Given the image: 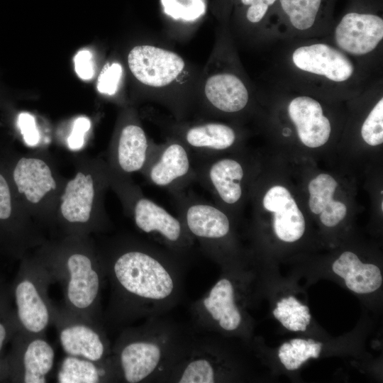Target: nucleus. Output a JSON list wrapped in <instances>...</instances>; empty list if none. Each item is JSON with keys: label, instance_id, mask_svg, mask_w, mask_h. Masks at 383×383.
<instances>
[{"label": "nucleus", "instance_id": "24", "mask_svg": "<svg viewBox=\"0 0 383 383\" xmlns=\"http://www.w3.org/2000/svg\"><path fill=\"white\" fill-rule=\"evenodd\" d=\"M321 348V343H315L312 339L295 338L289 343H284L280 347L278 355L286 369L294 370L310 357L318 358Z\"/></svg>", "mask_w": 383, "mask_h": 383}, {"label": "nucleus", "instance_id": "32", "mask_svg": "<svg viewBox=\"0 0 383 383\" xmlns=\"http://www.w3.org/2000/svg\"><path fill=\"white\" fill-rule=\"evenodd\" d=\"M269 6L263 3H255L248 6L246 12L247 19L251 23L260 21L265 16Z\"/></svg>", "mask_w": 383, "mask_h": 383}, {"label": "nucleus", "instance_id": "35", "mask_svg": "<svg viewBox=\"0 0 383 383\" xmlns=\"http://www.w3.org/2000/svg\"><path fill=\"white\" fill-rule=\"evenodd\" d=\"M4 370V365L0 362V376L3 374V372Z\"/></svg>", "mask_w": 383, "mask_h": 383}, {"label": "nucleus", "instance_id": "34", "mask_svg": "<svg viewBox=\"0 0 383 383\" xmlns=\"http://www.w3.org/2000/svg\"><path fill=\"white\" fill-rule=\"evenodd\" d=\"M277 0H241V2L245 6H249L255 3H263L269 6H272Z\"/></svg>", "mask_w": 383, "mask_h": 383}, {"label": "nucleus", "instance_id": "11", "mask_svg": "<svg viewBox=\"0 0 383 383\" xmlns=\"http://www.w3.org/2000/svg\"><path fill=\"white\" fill-rule=\"evenodd\" d=\"M262 205L273 215V228L277 238L292 243L305 231V219L289 191L280 185L270 188L265 194Z\"/></svg>", "mask_w": 383, "mask_h": 383}, {"label": "nucleus", "instance_id": "10", "mask_svg": "<svg viewBox=\"0 0 383 383\" xmlns=\"http://www.w3.org/2000/svg\"><path fill=\"white\" fill-rule=\"evenodd\" d=\"M292 61L299 69L340 82L353 74V65L340 52L323 43L298 48L292 55Z\"/></svg>", "mask_w": 383, "mask_h": 383}, {"label": "nucleus", "instance_id": "25", "mask_svg": "<svg viewBox=\"0 0 383 383\" xmlns=\"http://www.w3.org/2000/svg\"><path fill=\"white\" fill-rule=\"evenodd\" d=\"M322 0H279L280 5L296 29L304 30L313 26Z\"/></svg>", "mask_w": 383, "mask_h": 383}, {"label": "nucleus", "instance_id": "15", "mask_svg": "<svg viewBox=\"0 0 383 383\" xmlns=\"http://www.w3.org/2000/svg\"><path fill=\"white\" fill-rule=\"evenodd\" d=\"M204 95L216 109L238 112L245 107L249 94L243 82L231 73H218L209 77L204 84Z\"/></svg>", "mask_w": 383, "mask_h": 383}, {"label": "nucleus", "instance_id": "14", "mask_svg": "<svg viewBox=\"0 0 383 383\" xmlns=\"http://www.w3.org/2000/svg\"><path fill=\"white\" fill-rule=\"evenodd\" d=\"M11 177L18 193L33 204L38 203L46 194L56 189L49 166L40 159H18L12 167Z\"/></svg>", "mask_w": 383, "mask_h": 383}, {"label": "nucleus", "instance_id": "9", "mask_svg": "<svg viewBox=\"0 0 383 383\" xmlns=\"http://www.w3.org/2000/svg\"><path fill=\"white\" fill-rule=\"evenodd\" d=\"M383 38V20L371 13L345 14L335 30V40L343 50L362 55L374 50Z\"/></svg>", "mask_w": 383, "mask_h": 383}, {"label": "nucleus", "instance_id": "6", "mask_svg": "<svg viewBox=\"0 0 383 383\" xmlns=\"http://www.w3.org/2000/svg\"><path fill=\"white\" fill-rule=\"evenodd\" d=\"M133 216L140 231L162 242L167 249L182 256L192 245L193 238L184 223L155 201L140 198Z\"/></svg>", "mask_w": 383, "mask_h": 383}, {"label": "nucleus", "instance_id": "20", "mask_svg": "<svg viewBox=\"0 0 383 383\" xmlns=\"http://www.w3.org/2000/svg\"><path fill=\"white\" fill-rule=\"evenodd\" d=\"M190 170L188 152L180 143L168 145L149 172L150 181L159 187H167L186 176Z\"/></svg>", "mask_w": 383, "mask_h": 383}, {"label": "nucleus", "instance_id": "17", "mask_svg": "<svg viewBox=\"0 0 383 383\" xmlns=\"http://www.w3.org/2000/svg\"><path fill=\"white\" fill-rule=\"evenodd\" d=\"M333 271L343 278L347 287L357 294H369L382 284L379 268L372 264L362 263L353 252L345 251L335 260Z\"/></svg>", "mask_w": 383, "mask_h": 383}, {"label": "nucleus", "instance_id": "21", "mask_svg": "<svg viewBox=\"0 0 383 383\" xmlns=\"http://www.w3.org/2000/svg\"><path fill=\"white\" fill-rule=\"evenodd\" d=\"M243 175L242 165L231 158L213 162L208 172L209 182L217 194L228 204H233L240 199L243 193L240 182Z\"/></svg>", "mask_w": 383, "mask_h": 383}, {"label": "nucleus", "instance_id": "28", "mask_svg": "<svg viewBox=\"0 0 383 383\" xmlns=\"http://www.w3.org/2000/svg\"><path fill=\"white\" fill-rule=\"evenodd\" d=\"M122 73V67L118 63L115 62L104 67L98 79L99 91L109 95L114 94L118 89Z\"/></svg>", "mask_w": 383, "mask_h": 383}, {"label": "nucleus", "instance_id": "27", "mask_svg": "<svg viewBox=\"0 0 383 383\" xmlns=\"http://www.w3.org/2000/svg\"><path fill=\"white\" fill-rule=\"evenodd\" d=\"M164 11L174 19L194 21L199 18L205 11L203 0H193L188 4H182L178 0H161Z\"/></svg>", "mask_w": 383, "mask_h": 383}, {"label": "nucleus", "instance_id": "30", "mask_svg": "<svg viewBox=\"0 0 383 383\" xmlns=\"http://www.w3.org/2000/svg\"><path fill=\"white\" fill-rule=\"evenodd\" d=\"M91 122L84 116L77 118L72 126V130L67 138L68 146L72 150H79L82 148L84 143V136L89 130Z\"/></svg>", "mask_w": 383, "mask_h": 383}, {"label": "nucleus", "instance_id": "18", "mask_svg": "<svg viewBox=\"0 0 383 383\" xmlns=\"http://www.w3.org/2000/svg\"><path fill=\"white\" fill-rule=\"evenodd\" d=\"M338 187L335 179L328 174H320L309 184V206L315 214H320L321 223L327 227L336 226L345 216L346 206L333 199Z\"/></svg>", "mask_w": 383, "mask_h": 383}, {"label": "nucleus", "instance_id": "23", "mask_svg": "<svg viewBox=\"0 0 383 383\" xmlns=\"http://www.w3.org/2000/svg\"><path fill=\"white\" fill-rule=\"evenodd\" d=\"M185 140L194 148L223 150L233 145L235 133L227 125L207 123L190 128L185 134Z\"/></svg>", "mask_w": 383, "mask_h": 383}, {"label": "nucleus", "instance_id": "31", "mask_svg": "<svg viewBox=\"0 0 383 383\" xmlns=\"http://www.w3.org/2000/svg\"><path fill=\"white\" fill-rule=\"evenodd\" d=\"M76 73L84 80L91 79L94 74L92 54L88 50H79L74 57Z\"/></svg>", "mask_w": 383, "mask_h": 383}, {"label": "nucleus", "instance_id": "4", "mask_svg": "<svg viewBox=\"0 0 383 383\" xmlns=\"http://www.w3.org/2000/svg\"><path fill=\"white\" fill-rule=\"evenodd\" d=\"M52 280L41 260L24 262L13 284L16 318L19 331L31 335H45L52 323L55 306L48 289Z\"/></svg>", "mask_w": 383, "mask_h": 383}, {"label": "nucleus", "instance_id": "8", "mask_svg": "<svg viewBox=\"0 0 383 383\" xmlns=\"http://www.w3.org/2000/svg\"><path fill=\"white\" fill-rule=\"evenodd\" d=\"M15 379L23 383H45L52 370L55 350L44 335L19 331Z\"/></svg>", "mask_w": 383, "mask_h": 383}, {"label": "nucleus", "instance_id": "5", "mask_svg": "<svg viewBox=\"0 0 383 383\" xmlns=\"http://www.w3.org/2000/svg\"><path fill=\"white\" fill-rule=\"evenodd\" d=\"M52 323L55 326L60 343L68 355L94 362L106 360L111 355V347L104 325L87 320L65 308L55 307Z\"/></svg>", "mask_w": 383, "mask_h": 383}, {"label": "nucleus", "instance_id": "2", "mask_svg": "<svg viewBox=\"0 0 383 383\" xmlns=\"http://www.w3.org/2000/svg\"><path fill=\"white\" fill-rule=\"evenodd\" d=\"M195 333L165 315L123 328L111 348L116 382H167Z\"/></svg>", "mask_w": 383, "mask_h": 383}, {"label": "nucleus", "instance_id": "33", "mask_svg": "<svg viewBox=\"0 0 383 383\" xmlns=\"http://www.w3.org/2000/svg\"><path fill=\"white\" fill-rule=\"evenodd\" d=\"M11 328L5 321L0 320V352L11 333Z\"/></svg>", "mask_w": 383, "mask_h": 383}, {"label": "nucleus", "instance_id": "16", "mask_svg": "<svg viewBox=\"0 0 383 383\" xmlns=\"http://www.w3.org/2000/svg\"><path fill=\"white\" fill-rule=\"evenodd\" d=\"M94 181L91 174L78 172L69 181L61 197L60 212L70 223H86L91 217L94 199Z\"/></svg>", "mask_w": 383, "mask_h": 383}, {"label": "nucleus", "instance_id": "7", "mask_svg": "<svg viewBox=\"0 0 383 383\" xmlns=\"http://www.w3.org/2000/svg\"><path fill=\"white\" fill-rule=\"evenodd\" d=\"M128 63L139 82L152 87L170 84L185 67L184 60L177 53L148 45L132 48L128 55Z\"/></svg>", "mask_w": 383, "mask_h": 383}, {"label": "nucleus", "instance_id": "12", "mask_svg": "<svg viewBox=\"0 0 383 383\" xmlns=\"http://www.w3.org/2000/svg\"><path fill=\"white\" fill-rule=\"evenodd\" d=\"M288 113L304 145L318 148L328 140L331 123L316 100L304 96L296 97L289 103Z\"/></svg>", "mask_w": 383, "mask_h": 383}, {"label": "nucleus", "instance_id": "29", "mask_svg": "<svg viewBox=\"0 0 383 383\" xmlns=\"http://www.w3.org/2000/svg\"><path fill=\"white\" fill-rule=\"evenodd\" d=\"M17 124L25 143L29 146L38 144L40 134L34 117L27 112L18 115Z\"/></svg>", "mask_w": 383, "mask_h": 383}, {"label": "nucleus", "instance_id": "1", "mask_svg": "<svg viewBox=\"0 0 383 383\" xmlns=\"http://www.w3.org/2000/svg\"><path fill=\"white\" fill-rule=\"evenodd\" d=\"M182 256L152 245L126 248L101 260L110 284L104 323L124 328L140 319L165 315L180 300Z\"/></svg>", "mask_w": 383, "mask_h": 383}, {"label": "nucleus", "instance_id": "26", "mask_svg": "<svg viewBox=\"0 0 383 383\" xmlns=\"http://www.w3.org/2000/svg\"><path fill=\"white\" fill-rule=\"evenodd\" d=\"M361 135L370 145L376 146L383 143V99L381 98L364 121Z\"/></svg>", "mask_w": 383, "mask_h": 383}, {"label": "nucleus", "instance_id": "22", "mask_svg": "<svg viewBox=\"0 0 383 383\" xmlns=\"http://www.w3.org/2000/svg\"><path fill=\"white\" fill-rule=\"evenodd\" d=\"M148 139L143 129L137 125L125 126L120 135L118 148V162L126 172L140 170L147 159Z\"/></svg>", "mask_w": 383, "mask_h": 383}, {"label": "nucleus", "instance_id": "19", "mask_svg": "<svg viewBox=\"0 0 383 383\" xmlns=\"http://www.w3.org/2000/svg\"><path fill=\"white\" fill-rule=\"evenodd\" d=\"M59 383H99L116 382L111 359L94 362L67 355L62 360L57 374Z\"/></svg>", "mask_w": 383, "mask_h": 383}, {"label": "nucleus", "instance_id": "3", "mask_svg": "<svg viewBox=\"0 0 383 383\" xmlns=\"http://www.w3.org/2000/svg\"><path fill=\"white\" fill-rule=\"evenodd\" d=\"M52 280L58 282L65 307L87 320L104 325L101 296L106 278L101 260L89 252L70 251L62 256L42 259Z\"/></svg>", "mask_w": 383, "mask_h": 383}, {"label": "nucleus", "instance_id": "13", "mask_svg": "<svg viewBox=\"0 0 383 383\" xmlns=\"http://www.w3.org/2000/svg\"><path fill=\"white\" fill-rule=\"evenodd\" d=\"M183 223L192 238H196L210 256L213 245L230 232L226 214L211 204H192L185 211Z\"/></svg>", "mask_w": 383, "mask_h": 383}]
</instances>
